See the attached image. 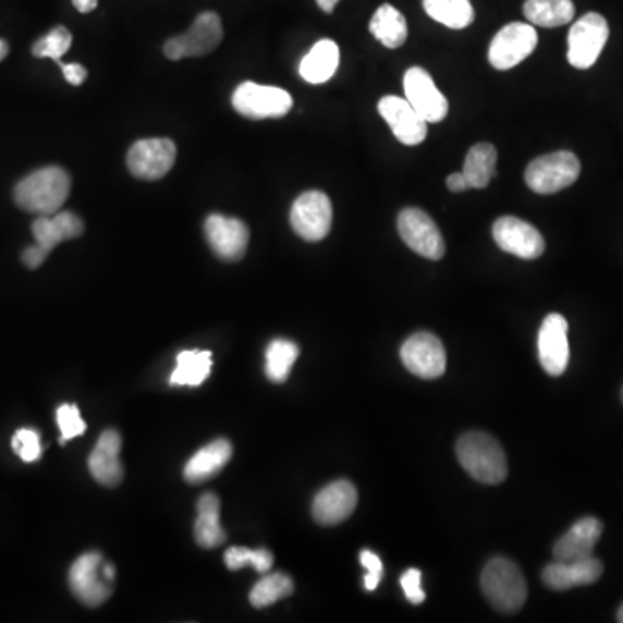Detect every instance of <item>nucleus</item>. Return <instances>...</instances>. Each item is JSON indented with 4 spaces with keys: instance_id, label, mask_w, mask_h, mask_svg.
Wrapping results in <instances>:
<instances>
[{
    "instance_id": "f257e3e1",
    "label": "nucleus",
    "mask_w": 623,
    "mask_h": 623,
    "mask_svg": "<svg viewBox=\"0 0 623 623\" xmlns=\"http://www.w3.org/2000/svg\"><path fill=\"white\" fill-rule=\"evenodd\" d=\"M72 191V179L61 167L35 170L14 187V201L22 210L51 217L63 208Z\"/></svg>"
},
{
    "instance_id": "f03ea898",
    "label": "nucleus",
    "mask_w": 623,
    "mask_h": 623,
    "mask_svg": "<svg viewBox=\"0 0 623 623\" xmlns=\"http://www.w3.org/2000/svg\"><path fill=\"white\" fill-rule=\"evenodd\" d=\"M455 454L467 475L485 485L502 484L508 476V460L501 443L489 433L472 431L463 435Z\"/></svg>"
},
{
    "instance_id": "7ed1b4c3",
    "label": "nucleus",
    "mask_w": 623,
    "mask_h": 623,
    "mask_svg": "<svg viewBox=\"0 0 623 623\" xmlns=\"http://www.w3.org/2000/svg\"><path fill=\"white\" fill-rule=\"evenodd\" d=\"M481 590L496 610L516 613L527 602V581L514 561L492 558L481 572Z\"/></svg>"
},
{
    "instance_id": "20e7f679",
    "label": "nucleus",
    "mask_w": 623,
    "mask_h": 623,
    "mask_svg": "<svg viewBox=\"0 0 623 623\" xmlns=\"http://www.w3.org/2000/svg\"><path fill=\"white\" fill-rule=\"evenodd\" d=\"M232 108L249 120L282 119L293 108V97L274 85L243 82L232 94Z\"/></svg>"
},
{
    "instance_id": "39448f33",
    "label": "nucleus",
    "mask_w": 623,
    "mask_h": 623,
    "mask_svg": "<svg viewBox=\"0 0 623 623\" xmlns=\"http://www.w3.org/2000/svg\"><path fill=\"white\" fill-rule=\"evenodd\" d=\"M581 175V161L570 151H557L535 158L525 170V182L534 193L554 194L566 190Z\"/></svg>"
},
{
    "instance_id": "423d86ee",
    "label": "nucleus",
    "mask_w": 623,
    "mask_h": 623,
    "mask_svg": "<svg viewBox=\"0 0 623 623\" xmlns=\"http://www.w3.org/2000/svg\"><path fill=\"white\" fill-rule=\"evenodd\" d=\"M223 38L222 22L217 13H201L186 34L172 37L164 42L163 52L169 60L199 58L216 51Z\"/></svg>"
},
{
    "instance_id": "0eeeda50",
    "label": "nucleus",
    "mask_w": 623,
    "mask_h": 623,
    "mask_svg": "<svg viewBox=\"0 0 623 623\" xmlns=\"http://www.w3.org/2000/svg\"><path fill=\"white\" fill-rule=\"evenodd\" d=\"M105 563L99 552L82 554L68 573V584L85 607H101L113 594V581L106 577Z\"/></svg>"
},
{
    "instance_id": "6e6552de",
    "label": "nucleus",
    "mask_w": 623,
    "mask_h": 623,
    "mask_svg": "<svg viewBox=\"0 0 623 623\" xmlns=\"http://www.w3.org/2000/svg\"><path fill=\"white\" fill-rule=\"evenodd\" d=\"M293 231L302 240L317 243L325 240L333 225V205L322 191L300 194L290 211Z\"/></svg>"
},
{
    "instance_id": "1a4fd4ad",
    "label": "nucleus",
    "mask_w": 623,
    "mask_h": 623,
    "mask_svg": "<svg viewBox=\"0 0 623 623\" xmlns=\"http://www.w3.org/2000/svg\"><path fill=\"white\" fill-rule=\"evenodd\" d=\"M399 234L408 248L428 260H440L445 255V241L437 223L422 208H405L396 219Z\"/></svg>"
},
{
    "instance_id": "9d476101",
    "label": "nucleus",
    "mask_w": 623,
    "mask_h": 623,
    "mask_svg": "<svg viewBox=\"0 0 623 623\" xmlns=\"http://www.w3.org/2000/svg\"><path fill=\"white\" fill-rule=\"evenodd\" d=\"M610 26L598 13L582 16L569 34V63L577 70H589L607 46Z\"/></svg>"
},
{
    "instance_id": "9b49d317",
    "label": "nucleus",
    "mask_w": 623,
    "mask_h": 623,
    "mask_svg": "<svg viewBox=\"0 0 623 623\" xmlns=\"http://www.w3.org/2000/svg\"><path fill=\"white\" fill-rule=\"evenodd\" d=\"M539 42L534 26L527 23H511L496 34L489 47V61L496 70H511L535 51Z\"/></svg>"
},
{
    "instance_id": "f8f14e48",
    "label": "nucleus",
    "mask_w": 623,
    "mask_h": 623,
    "mask_svg": "<svg viewBox=\"0 0 623 623\" xmlns=\"http://www.w3.org/2000/svg\"><path fill=\"white\" fill-rule=\"evenodd\" d=\"M178 148L170 139H143L129 149L126 167L143 181H158L172 170Z\"/></svg>"
},
{
    "instance_id": "ddd939ff",
    "label": "nucleus",
    "mask_w": 623,
    "mask_h": 623,
    "mask_svg": "<svg viewBox=\"0 0 623 623\" xmlns=\"http://www.w3.org/2000/svg\"><path fill=\"white\" fill-rule=\"evenodd\" d=\"M401 358L407 371L422 379L440 378L447 369V354L442 342L426 331L405 340Z\"/></svg>"
},
{
    "instance_id": "4468645a",
    "label": "nucleus",
    "mask_w": 623,
    "mask_h": 623,
    "mask_svg": "<svg viewBox=\"0 0 623 623\" xmlns=\"http://www.w3.org/2000/svg\"><path fill=\"white\" fill-rule=\"evenodd\" d=\"M493 241L502 252L511 253L523 260L542 257L546 241L542 234L518 217L505 216L496 220L492 228Z\"/></svg>"
},
{
    "instance_id": "2eb2a0df",
    "label": "nucleus",
    "mask_w": 623,
    "mask_h": 623,
    "mask_svg": "<svg viewBox=\"0 0 623 623\" xmlns=\"http://www.w3.org/2000/svg\"><path fill=\"white\" fill-rule=\"evenodd\" d=\"M208 245L220 260L237 261L245 257L249 243V229L243 220L211 213L205 220Z\"/></svg>"
},
{
    "instance_id": "dca6fc26",
    "label": "nucleus",
    "mask_w": 623,
    "mask_h": 623,
    "mask_svg": "<svg viewBox=\"0 0 623 623\" xmlns=\"http://www.w3.org/2000/svg\"><path fill=\"white\" fill-rule=\"evenodd\" d=\"M405 99L428 123H440L449 113V102L438 90L430 73L423 68H408L404 75Z\"/></svg>"
},
{
    "instance_id": "f3484780",
    "label": "nucleus",
    "mask_w": 623,
    "mask_h": 623,
    "mask_svg": "<svg viewBox=\"0 0 623 623\" xmlns=\"http://www.w3.org/2000/svg\"><path fill=\"white\" fill-rule=\"evenodd\" d=\"M539 361L543 371L561 376L570 363L569 322L561 314H549L540 326Z\"/></svg>"
},
{
    "instance_id": "a211bd4d",
    "label": "nucleus",
    "mask_w": 623,
    "mask_h": 623,
    "mask_svg": "<svg viewBox=\"0 0 623 623\" xmlns=\"http://www.w3.org/2000/svg\"><path fill=\"white\" fill-rule=\"evenodd\" d=\"M378 111L384 122L392 126L393 135L405 146H417L428 135V122L414 110L407 99L384 96L379 99Z\"/></svg>"
},
{
    "instance_id": "6ab92c4d",
    "label": "nucleus",
    "mask_w": 623,
    "mask_h": 623,
    "mask_svg": "<svg viewBox=\"0 0 623 623\" xmlns=\"http://www.w3.org/2000/svg\"><path fill=\"white\" fill-rule=\"evenodd\" d=\"M358 496L354 484L349 480H338L320 490L312 504V514L319 525L334 527L350 518L357 505Z\"/></svg>"
},
{
    "instance_id": "aec40b11",
    "label": "nucleus",
    "mask_w": 623,
    "mask_h": 623,
    "mask_svg": "<svg viewBox=\"0 0 623 623\" xmlns=\"http://www.w3.org/2000/svg\"><path fill=\"white\" fill-rule=\"evenodd\" d=\"M601 575V561L590 557L578 561H554L543 569L542 581L549 589L569 590L573 587L593 586Z\"/></svg>"
},
{
    "instance_id": "412c9836",
    "label": "nucleus",
    "mask_w": 623,
    "mask_h": 623,
    "mask_svg": "<svg viewBox=\"0 0 623 623\" xmlns=\"http://www.w3.org/2000/svg\"><path fill=\"white\" fill-rule=\"evenodd\" d=\"M602 523L594 516L578 520L566 534L554 543L552 554L557 561H578L593 557L601 539Z\"/></svg>"
},
{
    "instance_id": "4be33fe9",
    "label": "nucleus",
    "mask_w": 623,
    "mask_h": 623,
    "mask_svg": "<svg viewBox=\"0 0 623 623\" xmlns=\"http://www.w3.org/2000/svg\"><path fill=\"white\" fill-rule=\"evenodd\" d=\"M120 451H122V437L119 431L106 430L97 440L89 457L90 475L97 484L117 487L123 480Z\"/></svg>"
},
{
    "instance_id": "5701e85b",
    "label": "nucleus",
    "mask_w": 623,
    "mask_h": 623,
    "mask_svg": "<svg viewBox=\"0 0 623 623\" xmlns=\"http://www.w3.org/2000/svg\"><path fill=\"white\" fill-rule=\"evenodd\" d=\"M85 231L84 220L73 211H58L51 217H38L32 223L35 245L51 253L63 241L75 240Z\"/></svg>"
},
{
    "instance_id": "b1692460",
    "label": "nucleus",
    "mask_w": 623,
    "mask_h": 623,
    "mask_svg": "<svg viewBox=\"0 0 623 623\" xmlns=\"http://www.w3.org/2000/svg\"><path fill=\"white\" fill-rule=\"evenodd\" d=\"M231 442L220 438V440L203 447L201 451L196 452L191 457L190 463L184 467V478H186L187 484H205V481L216 478L225 467V464L231 461Z\"/></svg>"
},
{
    "instance_id": "393cba45",
    "label": "nucleus",
    "mask_w": 623,
    "mask_h": 623,
    "mask_svg": "<svg viewBox=\"0 0 623 623\" xmlns=\"http://www.w3.org/2000/svg\"><path fill=\"white\" fill-rule=\"evenodd\" d=\"M340 64V49L334 40L322 38L300 63V75L308 84H325L331 81Z\"/></svg>"
},
{
    "instance_id": "a878e982",
    "label": "nucleus",
    "mask_w": 623,
    "mask_h": 623,
    "mask_svg": "<svg viewBox=\"0 0 623 623\" xmlns=\"http://www.w3.org/2000/svg\"><path fill=\"white\" fill-rule=\"evenodd\" d=\"M194 539L199 548L216 549L228 539L220 525V501L216 493H205L198 501V518L194 523Z\"/></svg>"
},
{
    "instance_id": "bb28decb",
    "label": "nucleus",
    "mask_w": 623,
    "mask_h": 623,
    "mask_svg": "<svg viewBox=\"0 0 623 623\" xmlns=\"http://www.w3.org/2000/svg\"><path fill=\"white\" fill-rule=\"evenodd\" d=\"M498 167V149L490 143H478L467 151L463 173L472 190L489 186Z\"/></svg>"
},
{
    "instance_id": "cd10ccee",
    "label": "nucleus",
    "mask_w": 623,
    "mask_h": 623,
    "mask_svg": "<svg viewBox=\"0 0 623 623\" xmlns=\"http://www.w3.org/2000/svg\"><path fill=\"white\" fill-rule=\"evenodd\" d=\"M369 30L388 49L404 46L407 40V23L404 14L392 4L379 5L369 23Z\"/></svg>"
},
{
    "instance_id": "c85d7f7f",
    "label": "nucleus",
    "mask_w": 623,
    "mask_h": 623,
    "mask_svg": "<svg viewBox=\"0 0 623 623\" xmlns=\"http://www.w3.org/2000/svg\"><path fill=\"white\" fill-rule=\"evenodd\" d=\"M523 13L532 25L557 28L572 22L575 5L572 0H527Z\"/></svg>"
},
{
    "instance_id": "c756f323",
    "label": "nucleus",
    "mask_w": 623,
    "mask_h": 623,
    "mask_svg": "<svg viewBox=\"0 0 623 623\" xmlns=\"http://www.w3.org/2000/svg\"><path fill=\"white\" fill-rule=\"evenodd\" d=\"M211 372V354L205 350H184L178 355V367L170 376L172 387H199Z\"/></svg>"
},
{
    "instance_id": "7c9ffc66",
    "label": "nucleus",
    "mask_w": 623,
    "mask_h": 623,
    "mask_svg": "<svg viewBox=\"0 0 623 623\" xmlns=\"http://www.w3.org/2000/svg\"><path fill=\"white\" fill-rule=\"evenodd\" d=\"M426 14L452 30H463L475 22L469 0H423Z\"/></svg>"
},
{
    "instance_id": "2f4dec72",
    "label": "nucleus",
    "mask_w": 623,
    "mask_h": 623,
    "mask_svg": "<svg viewBox=\"0 0 623 623\" xmlns=\"http://www.w3.org/2000/svg\"><path fill=\"white\" fill-rule=\"evenodd\" d=\"M300 349L290 340H274L267 346L266 376L272 383H284L290 376L293 364L298 358Z\"/></svg>"
},
{
    "instance_id": "473e14b6",
    "label": "nucleus",
    "mask_w": 623,
    "mask_h": 623,
    "mask_svg": "<svg viewBox=\"0 0 623 623\" xmlns=\"http://www.w3.org/2000/svg\"><path fill=\"white\" fill-rule=\"evenodd\" d=\"M293 590L295 586L286 573H269L258 582L257 586L253 587L249 593V602L255 608H267L281 599L290 598Z\"/></svg>"
},
{
    "instance_id": "72a5a7b5",
    "label": "nucleus",
    "mask_w": 623,
    "mask_h": 623,
    "mask_svg": "<svg viewBox=\"0 0 623 623\" xmlns=\"http://www.w3.org/2000/svg\"><path fill=\"white\" fill-rule=\"evenodd\" d=\"M223 560L232 572L253 566L258 573H269L274 564V557L267 549L231 548L225 552Z\"/></svg>"
},
{
    "instance_id": "f704fd0d",
    "label": "nucleus",
    "mask_w": 623,
    "mask_h": 623,
    "mask_svg": "<svg viewBox=\"0 0 623 623\" xmlns=\"http://www.w3.org/2000/svg\"><path fill=\"white\" fill-rule=\"evenodd\" d=\"M73 37L64 26H56L49 34L38 38L32 47L35 58H49V60L61 63V58L70 51Z\"/></svg>"
},
{
    "instance_id": "c9c22d12",
    "label": "nucleus",
    "mask_w": 623,
    "mask_h": 623,
    "mask_svg": "<svg viewBox=\"0 0 623 623\" xmlns=\"http://www.w3.org/2000/svg\"><path fill=\"white\" fill-rule=\"evenodd\" d=\"M56 419H58V426H60L61 430V445L66 443L68 440L81 437L87 430V425L82 419L81 411H78L75 404L60 405L58 411H56Z\"/></svg>"
},
{
    "instance_id": "e433bc0d",
    "label": "nucleus",
    "mask_w": 623,
    "mask_h": 623,
    "mask_svg": "<svg viewBox=\"0 0 623 623\" xmlns=\"http://www.w3.org/2000/svg\"><path fill=\"white\" fill-rule=\"evenodd\" d=\"M11 447H13L14 454L20 455V460L25 461V463H35L42 455L40 435L30 428L17 430L11 440Z\"/></svg>"
},
{
    "instance_id": "4c0bfd02",
    "label": "nucleus",
    "mask_w": 623,
    "mask_h": 623,
    "mask_svg": "<svg viewBox=\"0 0 623 623\" xmlns=\"http://www.w3.org/2000/svg\"><path fill=\"white\" fill-rule=\"evenodd\" d=\"M361 564L367 570L364 586H366V590L372 593V590L378 589L379 582L383 578V563H381L376 552L364 549V551L361 552Z\"/></svg>"
},
{
    "instance_id": "58836bf2",
    "label": "nucleus",
    "mask_w": 623,
    "mask_h": 623,
    "mask_svg": "<svg viewBox=\"0 0 623 623\" xmlns=\"http://www.w3.org/2000/svg\"><path fill=\"white\" fill-rule=\"evenodd\" d=\"M401 586L404 589L405 598L413 604L425 602L426 594L422 586V572L417 569H408L402 573Z\"/></svg>"
},
{
    "instance_id": "ea45409f",
    "label": "nucleus",
    "mask_w": 623,
    "mask_h": 623,
    "mask_svg": "<svg viewBox=\"0 0 623 623\" xmlns=\"http://www.w3.org/2000/svg\"><path fill=\"white\" fill-rule=\"evenodd\" d=\"M61 66V70H63V76H64V81L68 82V84H72L75 85V87H78V85L84 84L85 81H87V75H89V73H87V68L82 66V64L78 63H58Z\"/></svg>"
},
{
    "instance_id": "a19ab883",
    "label": "nucleus",
    "mask_w": 623,
    "mask_h": 623,
    "mask_svg": "<svg viewBox=\"0 0 623 623\" xmlns=\"http://www.w3.org/2000/svg\"><path fill=\"white\" fill-rule=\"evenodd\" d=\"M47 257H49V253H47L46 249L34 245L23 252L22 260L25 261V266L28 267V269H37V267L42 266Z\"/></svg>"
},
{
    "instance_id": "79ce46f5",
    "label": "nucleus",
    "mask_w": 623,
    "mask_h": 623,
    "mask_svg": "<svg viewBox=\"0 0 623 623\" xmlns=\"http://www.w3.org/2000/svg\"><path fill=\"white\" fill-rule=\"evenodd\" d=\"M447 187H449V191H452V193H464L466 190H472L463 172H455L449 175V178H447Z\"/></svg>"
},
{
    "instance_id": "37998d69",
    "label": "nucleus",
    "mask_w": 623,
    "mask_h": 623,
    "mask_svg": "<svg viewBox=\"0 0 623 623\" xmlns=\"http://www.w3.org/2000/svg\"><path fill=\"white\" fill-rule=\"evenodd\" d=\"M72 2L78 13L87 14L97 8L99 0H72Z\"/></svg>"
},
{
    "instance_id": "c03bdc74",
    "label": "nucleus",
    "mask_w": 623,
    "mask_h": 623,
    "mask_svg": "<svg viewBox=\"0 0 623 623\" xmlns=\"http://www.w3.org/2000/svg\"><path fill=\"white\" fill-rule=\"evenodd\" d=\"M317 5H319L320 9H322V11H325V13H333L334 8H337L338 2H340V0H316Z\"/></svg>"
},
{
    "instance_id": "a18cd8bd",
    "label": "nucleus",
    "mask_w": 623,
    "mask_h": 623,
    "mask_svg": "<svg viewBox=\"0 0 623 623\" xmlns=\"http://www.w3.org/2000/svg\"><path fill=\"white\" fill-rule=\"evenodd\" d=\"M9 46L5 40H0V61L4 60L5 56H8Z\"/></svg>"
},
{
    "instance_id": "49530a36",
    "label": "nucleus",
    "mask_w": 623,
    "mask_h": 623,
    "mask_svg": "<svg viewBox=\"0 0 623 623\" xmlns=\"http://www.w3.org/2000/svg\"><path fill=\"white\" fill-rule=\"evenodd\" d=\"M616 620H619L620 623H623V604L620 607L619 613H616Z\"/></svg>"
},
{
    "instance_id": "de8ad7c7",
    "label": "nucleus",
    "mask_w": 623,
    "mask_h": 623,
    "mask_svg": "<svg viewBox=\"0 0 623 623\" xmlns=\"http://www.w3.org/2000/svg\"><path fill=\"white\" fill-rule=\"evenodd\" d=\"M622 402H623V388H622Z\"/></svg>"
}]
</instances>
